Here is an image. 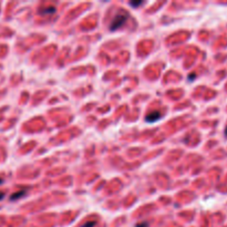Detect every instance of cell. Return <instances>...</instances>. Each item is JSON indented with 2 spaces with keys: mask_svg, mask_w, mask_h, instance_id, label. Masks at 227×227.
Instances as JSON below:
<instances>
[{
  "mask_svg": "<svg viewBox=\"0 0 227 227\" xmlns=\"http://www.w3.org/2000/svg\"><path fill=\"white\" fill-rule=\"evenodd\" d=\"M3 197H5V193H2V192H0V199H2Z\"/></svg>",
  "mask_w": 227,
  "mask_h": 227,
  "instance_id": "cell-8",
  "label": "cell"
},
{
  "mask_svg": "<svg viewBox=\"0 0 227 227\" xmlns=\"http://www.w3.org/2000/svg\"><path fill=\"white\" fill-rule=\"evenodd\" d=\"M126 20H127V16H126L125 13H118V15L113 18V20H112L111 25H110V30L114 31V30H116V29L121 28L122 25L126 22Z\"/></svg>",
  "mask_w": 227,
  "mask_h": 227,
  "instance_id": "cell-1",
  "label": "cell"
},
{
  "mask_svg": "<svg viewBox=\"0 0 227 227\" xmlns=\"http://www.w3.org/2000/svg\"><path fill=\"white\" fill-rule=\"evenodd\" d=\"M130 5L131 6H139V5H142V2H130Z\"/></svg>",
  "mask_w": 227,
  "mask_h": 227,
  "instance_id": "cell-7",
  "label": "cell"
},
{
  "mask_svg": "<svg viewBox=\"0 0 227 227\" xmlns=\"http://www.w3.org/2000/svg\"><path fill=\"white\" fill-rule=\"evenodd\" d=\"M160 118H161V113L157 112V111H153V112H151V113L147 114L146 121L147 122H155V121H157Z\"/></svg>",
  "mask_w": 227,
  "mask_h": 227,
  "instance_id": "cell-2",
  "label": "cell"
},
{
  "mask_svg": "<svg viewBox=\"0 0 227 227\" xmlns=\"http://www.w3.org/2000/svg\"><path fill=\"white\" fill-rule=\"evenodd\" d=\"M135 227H149V224L147 223H141V224H137Z\"/></svg>",
  "mask_w": 227,
  "mask_h": 227,
  "instance_id": "cell-6",
  "label": "cell"
},
{
  "mask_svg": "<svg viewBox=\"0 0 227 227\" xmlns=\"http://www.w3.org/2000/svg\"><path fill=\"white\" fill-rule=\"evenodd\" d=\"M53 12H56V8H54V7L47 8V10L42 11V13H53Z\"/></svg>",
  "mask_w": 227,
  "mask_h": 227,
  "instance_id": "cell-4",
  "label": "cell"
},
{
  "mask_svg": "<svg viewBox=\"0 0 227 227\" xmlns=\"http://www.w3.org/2000/svg\"><path fill=\"white\" fill-rule=\"evenodd\" d=\"M25 194V189H22V191H20V192L15 193V194L11 195L10 199H11V201H15V199H18V198H20V197H22Z\"/></svg>",
  "mask_w": 227,
  "mask_h": 227,
  "instance_id": "cell-3",
  "label": "cell"
},
{
  "mask_svg": "<svg viewBox=\"0 0 227 227\" xmlns=\"http://www.w3.org/2000/svg\"><path fill=\"white\" fill-rule=\"evenodd\" d=\"M225 133H226V135H227V127H226V131H225Z\"/></svg>",
  "mask_w": 227,
  "mask_h": 227,
  "instance_id": "cell-10",
  "label": "cell"
},
{
  "mask_svg": "<svg viewBox=\"0 0 227 227\" xmlns=\"http://www.w3.org/2000/svg\"><path fill=\"white\" fill-rule=\"evenodd\" d=\"M94 225H95V222H93V220H92V222L86 223V224L82 225V226H81V227H93Z\"/></svg>",
  "mask_w": 227,
  "mask_h": 227,
  "instance_id": "cell-5",
  "label": "cell"
},
{
  "mask_svg": "<svg viewBox=\"0 0 227 227\" xmlns=\"http://www.w3.org/2000/svg\"><path fill=\"white\" fill-rule=\"evenodd\" d=\"M2 182H3V181H2V179L0 178V184H1V183H2Z\"/></svg>",
  "mask_w": 227,
  "mask_h": 227,
  "instance_id": "cell-9",
  "label": "cell"
}]
</instances>
